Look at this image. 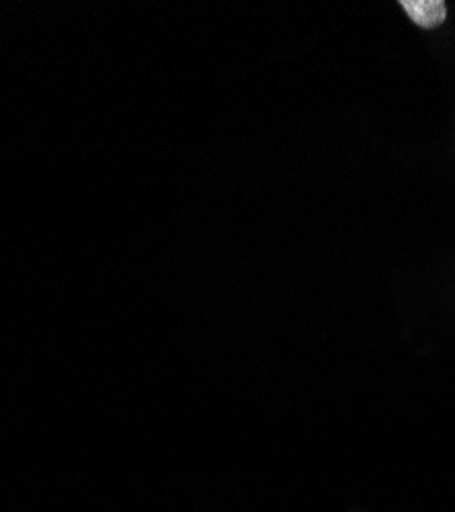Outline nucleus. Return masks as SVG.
Instances as JSON below:
<instances>
[{
    "mask_svg": "<svg viewBox=\"0 0 455 512\" xmlns=\"http://www.w3.org/2000/svg\"><path fill=\"white\" fill-rule=\"evenodd\" d=\"M400 7L423 29H435L447 19V5L443 0H400Z\"/></svg>",
    "mask_w": 455,
    "mask_h": 512,
    "instance_id": "obj_1",
    "label": "nucleus"
}]
</instances>
